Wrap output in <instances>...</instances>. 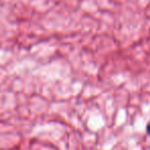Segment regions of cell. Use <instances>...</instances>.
<instances>
[{"instance_id":"6da1fadb","label":"cell","mask_w":150,"mask_h":150,"mask_svg":"<svg viewBox=\"0 0 150 150\" xmlns=\"http://www.w3.org/2000/svg\"><path fill=\"white\" fill-rule=\"evenodd\" d=\"M147 132H148V134L150 135V122L148 123V125H147Z\"/></svg>"}]
</instances>
